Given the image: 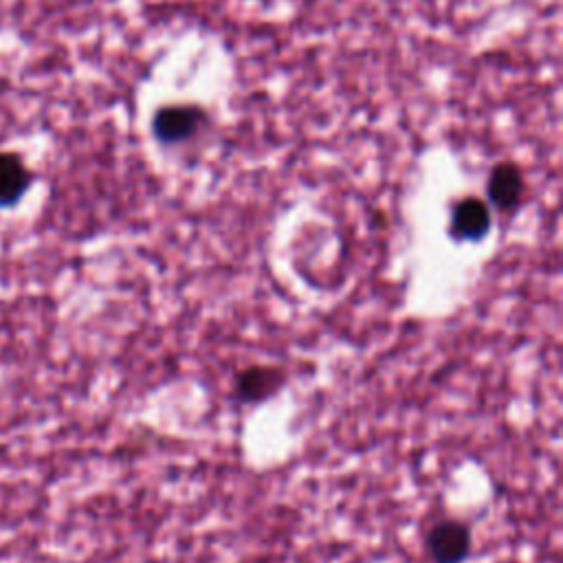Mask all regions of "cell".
<instances>
[{"mask_svg":"<svg viewBox=\"0 0 563 563\" xmlns=\"http://www.w3.org/2000/svg\"><path fill=\"white\" fill-rule=\"evenodd\" d=\"M207 117L198 106L180 103V106H165L152 119V132L161 143H178L194 136Z\"/></svg>","mask_w":563,"mask_h":563,"instance_id":"obj_3","label":"cell"},{"mask_svg":"<svg viewBox=\"0 0 563 563\" xmlns=\"http://www.w3.org/2000/svg\"><path fill=\"white\" fill-rule=\"evenodd\" d=\"M35 183V172L15 150H0V209L18 207Z\"/></svg>","mask_w":563,"mask_h":563,"instance_id":"obj_4","label":"cell"},{"mask_svg":"<svg viewBox=\"0 0 563 563\" xmlns=\"http://www.w3.org/2000/svg\"><path fill=\"white\" fill-rule=\"evenodd\" d=\"M486 194L488 200L499 211H512L519 207L526 194V180L523 172L512 161H501L490 169V176L486 180Z\"/></svg>","mask_w":563,"mask_h":563,"instance_id":"obj_6","label":"cell"},{"mask_svg":"<svg viewBox=\"0 0 563 563\" xmlns=\"http://www.w3.org/2000/svg\"><path fill=\"white\" fill-rule=\"evenodd\" d=\"M490 227H493V216L484 200L475 196H466L453 205L451 220H449V233L453 240L477 242L488 235Z\"/></svg>","mask_w":563,"mask_h":563,"instance_id":"obj_5","label":"cell"},{"mask_svg":"<svg viewBox=\"0 0 563 563\" xmlns=\"http://www.w3.org/2000/svg\"><path fill=\"white\" fill-rule=\"evenodd\" d=\"M286 385V372L277 365L253 363L235 372L233 378V398L242 405H260Z\"/></svg>","mask_w":563,"mask_h":563,"instance_id":"obj_2","label":"cell"},{"mask_svg":"<svg viewBox=\"0 0 563 563\" xmlns=\"http://www.w3.org/2000/svg\"><path fill=\"white\" fill-rule=\"evenodd\" d=\"M424 552L431 563H464L473 552V532L468 523L444 517L424 534Z\"/></svg>","mask_w":563,"mask_h":563,"instance_id":"obj_1","label":"cell"}]
</instances>
